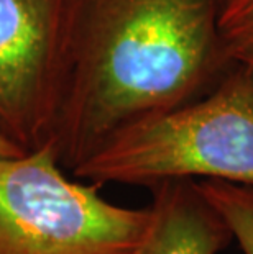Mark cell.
Listing matches in <instances>:
<instances>
[{"label": "cell", "instance_id": "obj_1", "mask_svg": "<svg viewBox=\"0 0 253 254\" xmlns=\"http://www.w3.org/2000/svg\"><path fill=\"white\" fill-rule=\"evenodd\" d=\"M224 0H73L51 148L73 171L120 129L209 90L237 59Z\"/></svg>", "mask_w": 253, "mask_h": 254}, {"label": "cell", "instance_id": "obj_2", "mask_svg": "<svg viewBox=\"0 0 253 254\" xmlns=\"http://www.w3.org/2000/svg\"><path fill=\"white\" fill-rule=\"evenodd\" d=\"M71 172L97 186L211 179L253 187V63L237 59L204 94L117 131Z\"/></svg>", "mask_w": 253, "mask_h": 254}, {"label": "cell", "instance_id": "obj_3", "mask_svg": "<svg viewBox=\"0 0 253 254\" xmlns=\"http://www.w3.org/2000/svg\"><path fill=\"white\" fill-rule=\"evenodd\" d=\"M64 176L50 144L0 159V254H130L150 207L110 203Z\"/></svg>", "mask_w": 253, "mask_h": 254}, {"label": "cell", "instance_id": "obj_4", "mask_svg": "<svg viewBox=\"0 0 253 254\" xmlns=\"http://www.w3.org/2000/svg\"><path fill=\"white\" fill-rule=\"evenodd\" d=\"M73 0H0V131L23 151L51 144Z\"/></svg>", "mask_w": 253, "mask_h": 254}, {"label": "cell", "instance_id": "obj_5", "mask_svg": "<svg viewBox=\"0 0 253 254\" xmlns=\"http://www.w3.org/2000/svg\"><path fill=\"white\" fill-rule=\"evenodd\" d=\"M150 190V221L130 254H219L232 243L227 221L197 181H163Z\"/></svg>", "mask_w": 253, "mask_h": 254}, {"label": "cell", "instance_id": "obj_6", "mask_svg": "<svg viewBox=\"0 0 253 254\" xmlns=\"http://www.w3.org/2000/svg\"><path fill=\"white\" fill-rule=\"evenodd\" d=\"M211 203L227 221L244 254H253V187L224 181H197Z\"/></svg>", "mask_w": 253, "mask_h": 254}, {"label": "cell", "instance_id": "obj_7", "mask_svg": "<svg viewBox=\"0 0 253 254\" xmlns=\"http://www.w3.org/2000/svg\"><path fill=\"white\" fill-rule=\"evenodd\" d=\"M219 25L235 59L253 53V0H224Z\"/></svg>", "mask_w": 253, "mask_h": 254}, {"label": "cell", "instance_id": "obj_8", "mask_svg": "<svg viewBox=\"0 0 253 254\" xmlns=\"http://www.w3.org/2000/svg\"><path fill=\"white\" fill-rule=\"evenodd\" d=\"M23 153H26V151H23L18 144H15L12 139L0 131V159L15 158V156H20Z\"/></svg>", "mask_w": 253, "mask_h": 254}, {"label": "cell", "instance_id": "obj_9", "mask_svg": "<svg viewBox=\"0 0 253 254\" xmlns=\"http://www.w3.org/2000/svg\"><path fill=\"white\" fill-rule=\"evenodd\" d=\"M239 59H244V61H249V63H253V53H250V55H245V56H242Z\"/></svg>", "mask_w": 253, "mask_h": 254}]
</instances>
